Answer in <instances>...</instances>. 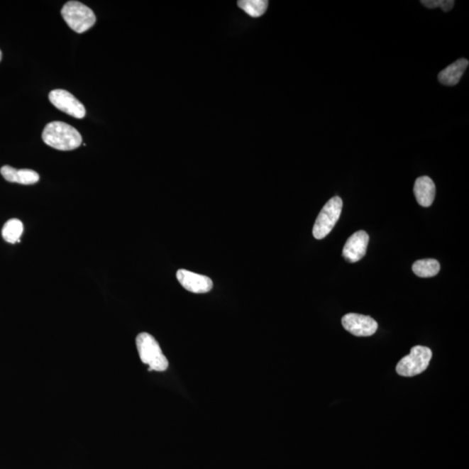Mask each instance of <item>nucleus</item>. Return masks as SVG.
<instances>
[{"label":"nucleus","mask_w":469,"mask_h":469,"mask_svg":"<svg viewBox=\"0 0 469 469\" xmlns=\"http://www.w3.org/2000/svg\"><path fill=\"white\" fill-rule=\"evenodd\" d=\"M46 145L60 150H72L82 143V136L75 127L61 121H54L45 127L42 133Z\"/></svg>","instance_id":"obj_1"},{"label":"nucleus","mask_w":469,"mask_h":469,"mask_svg":"<svg viewBox=\"0 0 469 469\" xmlns=\"http://www.w3.org/2000/svg\"><path fill=\"white\" fill-rule=\"evenodd\" d=\"M136 343L139 356L142 362L150 367L149 370L162 372L168 369V360L153 336L141 333L137 336Z\"/></svg>","instance_id":"obj_2"},{"label":"nucleus","mask_w":469,"mask_h":469,"mask_svg":"<svg viewBox=\"0 0 469 469\" xmlns=\"http://www.w3.org/2000/svg\"><path fill=\"white\" fill-rule=\"evenodd\" d=\"M61 15L71 29L77 33L87 32L96 23L93 11L79 1L65 4L61 10Z\"/></svg>","instance_id":"obj_3"},{"label":"nucleus","mask_w":469,"mask_h":469,"mask_svg":"<svg viewBox=\"0 0 469 469\" xmlns=\"http://www.w3.org/2000/svg\"><path fill=\"white\" fill-rule=\"evenodd\" d=\"M432 359V351L428 347L414 346L410 353L403 358L397 366V372L401 377H412L427 370Z\"/></svg>","instance_id":"obj_4"},{"label":"nucleus","mask_w":469,"mask_h":469,"mask_svg":"<svg viewBox=\"0 0 469 469\" xmlns=\"http://www.w3.org/2000/svg\"><path fill=\"white\" fill-rule=\"evenodd\" d=\"M342 209L343 200L339 197H334L329 200L317 216L313 228L314 238L321 240L331 233L340 219Z\"/></svg>","instance_id":"obj_5"},{"label":"nucleus","mask_w":469,"mask_h":469,"mask_svg":"<svg viewBox=\"0 0 469 469\" xmlns=\"http://www.w3.org/2000/svg\"><path fill=\"white\" fill-rule=\"evenodd\" d=\"M49 99L57 109L73 118H83L87 114L84 104L67 91L57 89V90L50 92Z\"/></svg>","instance_id":"obj_6"},{"label":"nucleus","mask_w":469,"mask_h":469,"mask_svg":"<svg viewBox=\"0 0 469 469\" xmlns=\"http://www.w3.org/2000/svg\"><path fill=\"white\" fill-rule=\"evenodd\" d=\"M342 324L348 332L355 336H370L378 329V324L372 317L355 313L345 315Z\"/></svg>","instance_id":"obj_7"},{"label":"nucleus","mask_w":469,"mask_h":469,"mask_svg":"<svg viewBox=\"0 0 469 469\" xmlns=\"http://www.w3.org/2000/svg\"><path fill=\"white\" fill-rule=\"evenodd\" d=\"M177 278L180 285L189 292L204 294L210 292L213 288V282L210 277L192 271L180 270L177 272Z\"/></svg>","instance_id":"obj_8"},{"label":"nucleus","mask_w":469,"mask_h":469,"mask_svg":"<svg viewBox=\"0 0 469 469\" xmlns=\"http://www.w3.org/2000/svg\"><path fill=\"white\" fill-rule=\"evenodd\" d=\"M370 236L364 231H359L347 240L343 247V255L348 262L360 261L366 254Z\"/></svg>","instance_id":"obj_9"},{"label":"nucleus","mask_w":469,"mask_h":469,"mask_svg":"<svg viewBox=\"0 0 469 469\" xmlns=\"http://www.w3.org/2000/svg\"><path fill=\"white\" fill-rule=\"evenodd\" d=\"M414 193L417 203L422 207L431 206L436 197V185L429 177H418L414 183Z\"/></svg>","instance_id":"obj_10"},{"label":"nucleus","mask_w":469,"mask_h":469,"mask_svg":"<svg viewBox=\"0 0 469 469\" xmlns=\"http://www.w3.org/2000/svg\"><path fill=\"white\" fill-rule=\"evenodd\" d=\"M0 172L3 177L10 183L30 185L40 181V175L33 170H17L9 165H5L0 170Z\"/></svg>","instance_id":"obj_11"},{"label":"nucleus","mask_w":469,"mask_h":469,"mask_svg":"<svg viewBox=\"0 0 469 469\" xmlns=\"http://www.w3.org/2000/svg\"><path fill=\"white\" fill-rule=\"evenodd\" d=\"M469 62L466 59H460L455 63L448 65L438 75V80L441 84L453 87L460 82L461 76L463 75L468 67Z\"/></svg>","instance_id":"obj_12"},{"label":"nucleus","mask_w":469,"mask_h":469,"mask_svg":"<svg viewBox=\"0 0 469 469\" xmlns=\"http://www.w3.org/2000/svg\"><path fill=\"white\" fill-rule=\"evenodd\" d=\"M412 269L417 277L428 278L436 276L439 273L441 265L436 259H422L414 262Z\"/></svg>","instance_id":"obj_13"},{"label":"nucleus","mask_w":469,"mask_h":469,"mask_svg":"<svg viewBox=\"0 0 469 469\" xmlns=\"http://www.w3.org/2000/svg\"><path fill=\"white\" fill-rule=\"evenodd\" d=\"M23 231H24V226L21 220L10 219L2 228V236L7 243H15L21 241Z\"/></svg>","instance_id":"obj_14"},{"label":"nucleus","mask_w":469,"mask_h":469,"mask_svg":"<svg viewBox=\"0 0 469 469\" xmlns=\"http://www.w3.org/2000/svg\"><path fill=\"white\" fill-rule=\"evenodd\" d=\"M269 2L266 0H242L238 6L252 18H259L265 13Z\"/></svg>","instance_id":"obj_15"},{"label":"nucleus","mask_w":469,"mask_h":469,"mask_svg":"<svg viewBox=\"0 0 469 469\" xmlns=\"http://www.w3.org/2000/svg\"><path fill=\"white\" fill-rule=\"evenodd\" d=\"M422 5L428 7V9H434L436 7H441L443 11H451L453 5H455V1L453 0H424V1H421Z\"/></svg>","instance_id":"obj_16"},{"label":"nucleus","mask_w":469,"mask_h":469,"mask_svg":"<svg viewBox=\"0 0 469 469\" xmlns=\"http://www.w3.org/2000/svg\"><path fill=\"white\" fill-rule=\"evenodd\" d=\"M2 59V53L1 50H0V61H1Z\"/></svg>","instance_id":"obj_17"}]
</instances>
